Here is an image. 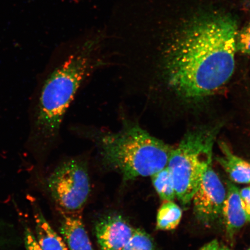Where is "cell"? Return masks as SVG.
<instances>
[{"label":"cell","instance_id":"obj_1","mask_svg":"<svg viewBox=\"0 0 250 250\" xmlns=\"http://www.w3.org/2000/svg\"><path fill=\"white\" fill-rule=\"evenodd\" d=\"M237 33L235 20L227 14L192 19L162 54L161 77L184 99L195 101L212 95L232 76Z\"/></svg>","mask_w":250,"mask_h":250},{"label":"cell","instance_id":"obj_2","mask_svg":"<svg viewBox=\"0 0 250 250\" xmlns=\"http://www.w3.org/2000/svg\"><path fill=\"white\" fill-rule=\"evenodd\" d=\"M107 34L93 33L59 46L37 90L30 141L46 150L61 140L67 112L81 90L99 71L111 67Z\"/></svg>","mask_w":250,"mask_h":250},{"label":"cell","instance_id":"obj_3","mask_svg":"<svg viewBox=\"0 0 250 250\" xmlns=\"http://www.w3.org/2000/svg\"><path fill=\"white\" fill-rule=\"evenodd\" d=\"M117 130L98 125L75 123L68 130L95 145L103 164L118 171L125 181L151 177L167 167L171 146L144 129L125 107L118 111Z\"/></svg>","mask_w":250,"mask_h":250},{"label":"cell","instance_id":"obj_4","mask_svg":"<svg viewBox=\"0 0 250 250\" xmlns=\"http://www.w3.org/2000/svg\"><path fill=\"white\" fill-rule=\"evenodd\" d=\"M217 131L211 128L190 132L176 148H172L167 167L177 198L183 205L192 201L203 174L212 163Z\"/></svg>","mask_w":250,"mask_h":250},{"label":"cell","instance_id":"obj_5","mask_svg":"<svg viewBox=\"0 0 250 250\" xmlns=\"http://www.w3.org/2000/svg\"><path fill=\"white\" fill-rule=\"evenodd\" d=\"M48 187L60 208L67 211L81 210L90 191L85 161L73 158L62 162L49 177Z\"/></svg>","mask_w":250,"mask_h":250},{"label":"cell","instance_id":"obj_6","mask_svg":"<svg viewBox=\"0 0 250 250\" xmlns=\"http://www.w3.org/2000/svg\"><path fill=\"white\" fill-rule=\"evenodd\" d=\"M226 195L227 188L211 163L203 174L192 199L194 213L198 221L208 226L217 220L222 215Z\"/></svg>","mask_w":250,"mask_h":250},{"label":"cell","instance_id":"obj_7","mask_svg":"<svg viewBox=\"0 0 250 250\" xmlns=\"http://www.w3.org/2000/svg\"><path fill=\"white\" fill-rule=\"evenodd\" d=\"M135 230L126 219L116 214L105 215L95 226L96 237L102 250H121Z\"/></svg>","mask_w":250,"mask_h":250},{"label":"cell","instance_id":"obj_8","mask_svg":"<svg viewBox=\"0 0 250 250\" xmlns=\"http://www.w3.org/2000/svg\"><path fill=\"white\" fill-rule=\"evenodd\" d=\"M60 232L70 250H94L84 226L81 210L60 209Z\"/></svg>","mask_w":250,"mask_h":250},{"label":"cell","instance_id":"obj_9","mask_svg":"<svg viewBox=\"0 0 250 250\" xmlns=\"http://www.w3.org/2000/svg\"><path fill=\"white\" fill-rule=\"evenodd\" d=\"M221 215L223 216L228 235L231 238L248 222L240 190L231 182H228L227 195Z\"/></svg>","mask_w":250,"mask_h":250},{"label":"cell","instance_id":"obj_10","mask_svg":"<svg viewBox=\"0 0 250 250\" xmlns=\"http://www.w3.org/2000/svg\"><path fill=\"white\" fill-rule=\"evenodd\" d=\"M222 155L217 161L229 175L233 182L238 184L250 183V163L239 157L231 151L226 143H220Z\"/></svg>","mask_w":250,"mask_h":250},{"label":"cell","instance_id":"obj_11","mask_svg":"<svg viewBox=\"0 0 250 250\" xmlns=\"http://www.w3.org/2000/svg\"><path fill=\"white\" fill-rule=\"evenodd\" d=\"M34 220L36 237L43 250H68L63 239L55 232L42 211L37 208L34 212Z\"/></svg>","mask_w":250,"mask_h":250},{"label":"cell","instance_id":"obj_12","mask_svg":"<svg viewBox=\"0 0 250 250\" xmlns=\"http://www.w3.org/2000/svg\"><path fill=\"white\" fill-rule=\"evenodd\" d=\"M183 211L173 201L164 202L159 208L156 218V229L171 230L176 229L182 218Z\"/></svg>","mask_w":250,"mask_h":250},{"label":"cell","instance_id":"obj_13","mask_svg":"<svg viewBox=\"0 0 250 250\" xmlns=\"http://www.w3.org/2000/svg\"><path fill=\"white\" fill-rule=\"evenodd\" d=\"M153 186L164 202L173 201L176 198L173 179L169 170L166 167L151 176Z\"/></svg>","mask_w":250,"mask_h":250},{"label":"cell","instance_id":"obj_14","mask_svg":"<svg viewBox=\"0 0 250 250\" xmlns=\"http://www.w3.org/2000/svg\"><path fill=\"white\" fill-rule=\"evenodd\" d=\"M121 250H156L152 237L146 231L136 228L135 231Z\"/></svg>","mask_w":250,"mask_h":250},{"label":"cell","instance_id":"obj_15","mask_svg":"<svg viewBox=\"0 0 250 250\" xmlns=\"http://www.w3.org/2000/svg\"><path fill=\"white\" fill-rule=\"evenodd\" d=\"M236 44L237 51L250 56V22L237 33Z\"/></svg>","mask_w":250,"mask_h":250},{"label":"cell","instance_id":"obj_16","mask_svg":"<svg viewBox=\"0 0 250 250\" xmlns=\"http://www.w3.org/2000/svg\"><path fill=\"white\" fill-rule=\"evenodd\" d=\"M24 233V245L26 250H43L29 228H25Z\"/></svg>","mask_w":250,"mask_h":250},{"label":"cell","instance_id":"obj_17","mask_svg":"<svg viewBox=\"0 0 250 250\" xmlns=\"http://www.w3.org/2000/svg\"><path fill=\"white\" fill-rule=\"evenodd\" d=\"M240 194L248 222L250 223V186L240 190Z\"/></svg>","mask_w":250,"mask_h":250},{"label":"cell","instance_id":"obj_18","mask_svg":"<svg viewBox=\"0 0 250 250\" xmlns=\"http://www.w3.org/2000/svg\"><path fill=\"white\" fill-rule=\"evenodd\" d=\"M218 248L219 245L217 240H212V241L202 247L200 250H217Z\"/></svg>","mask_w":250,"mask_h":250},{"label":"cell","instance_id":"obj_19","mask_svg":"<svg viewBox=\"0 0 250 250\" xmlns=\"http://www.w3.org/2000/svg\"><path fill=\"white\" fill-rule=\"evenodd\" d=\"M217 250H231L230 249L227 248L226 246H219V248Z\"/></svg>","mask_w":250,"mask_h":250},{"label":"cell","instance_id":"obj_20","mask_svg":"<svg viewBox=\"0 0 250 250\" xmlns=\"http://www.w3.org/2000/svg\"><path fill=\"white\" fill-rule=\"evenodd\" d=\"M249 250H250V249Z\"/></svg>","mask_w":250,"mask_h":250}]
</instances>
